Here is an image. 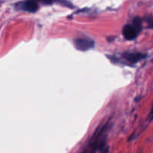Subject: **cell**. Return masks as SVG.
Listing matches in <instances>:
<instances>
[{
	"label": "cell",
	"instance_id": "cell-1",
	"mask_svg": "<svg viewBox=\"0 0 153 153\" xmlns=\"http://www.w3.org/2000/svg\"><path fill=\"white\" fill-rule=\"evenodd\" d=\"M76 48L79 50L85 52L94 47V42L91 40L84 38H79L74 41Z\"/></svg>",
	"mask_w": 153,
	"mask_h": 153
},
{
	"label": "cell",
	"instance_id": "cell-2",
	"mask_svg": "<svg viewBox=\"0 0 153 153\" xmlns=\"http://www.w3.org/2000/svg\"><path fill=\"white\" fill-rule=\"evenodd\" d=\"M123 34L126 40H132L137 37V31L133 25H126L123 29Z\"/></svg>",
	"mask_w": 153,
	"mask_h": 153
},
{
	"label": "cell",
	"instance_id": "cell-3",
	"mask_svg": "<svg viewBox=\"0 0 153 153\" xmlns=\"http://www.w3.org/2000/svg\"><path fill=\"white\" fill-rule=\"evenodd\" d=\"M21 8L25 11L34 13L38 10V5L34 0H28L22 3L21 5Z\"/></svg>",
	"mask_w": 153,
	"mask_h": 153
},
{
	"label": "cell",
	"instance_id": "cell-4",
	"mask_svg": "<svg viewBox=\"0 0 153 153\" xmlns=\"http://www.w3.org/2000/svg\"><path fill=\"white\" fill-rule=\"evenodd\" d=\"M146 55H143L140 53H125L123 55V57L126 60L130 62L131 64H135L138 62L141 59H143Z\"/></svg>",
	"mask_w": 153,
	"mask_h": 153
},
{
	"label": "cell",
	"instance_id": "cell-5",
	"mask_svg": "<svg viewBox=\"0 0 153 153\" xmlns=\"http://www.w3.org/2000/svg\"><path fill=\"white\" fill-rule=\"evenodd\" d=\"M134 25L133 26L134 27V28L137 29V31H139L140 30V28H141V25H142V23H141V21H140V18L138 17H136L134 19Z\"/></svg>",
	"mask_w": 153,
	"mask_h": 153
},
{
	"label": "cell",
	"instance_id": "cell-6",
	"mask_svg": "<svg viewBox=\"0 0 153 153\" xmlns=\"http://www.w3.org/2000/svg\"><path fill=\"white\" fill-rule=\"evenodd\" d=\"M55 1H57L58 2L61 3V4H63V5L67 6V7H73V6L72 5L71 3L69 2V1H67V0H55Z\"/></svg>",
	"mask_w": 153,
	"mask_h": 153
},
{
	"label": "cell",
	"instance_id": "cell-7",
	"mask_svg": "<svg viewBox=\"0 0 153 153\" xmlns=\"http://www.w3.org/2000/svg\"><path fill=\"white\" fill-rule=\"evenodd\" d=\"M55 1V0H43V4H51Z\"/></svg>",
	"mask_w": 153,
	"mask_h": 153
}]
</instances>
